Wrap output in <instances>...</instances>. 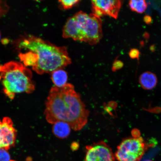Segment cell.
<instances>
[{
	"label": "cell",
	"instance_id": "obj_1",
	"mask_svg": "<svg viewBox=\"0 0 161 161\" xmlns=\"http://www.w3.org/2000/svg\"><path fill=\"white\" fill-rule=\"evenodd\" d=\"M45 107L44 114L50 124L63 122L69 125L72 129L79 131L88 122L90 111L71 84L60 88L52 87L46 101Z\"/></svg>",
	"mask_w": 161,
	"mask_h": 161
},
{
	"label": "cell",
	"instance_id": "obj_2",
	"mask_svg": "<svg viewBox=\"0 0 161 161\" xmlns=\"http://www.w3.org/2000/svg\"><path fill=\"white\" fill-rule=\"evenodd\" d=\"M18 47L24 50L19 55L25 66L40 75L51 73L63 69L71 63L67 49L59 47L46 40L33 36H28L20 40Z\"/></svg>",
	"mask_w": 161,
	"mask_h": 161
},
{
	"label": "cell",
	"instance_id": "obj_3",
	"mask_svg": "<svg viewBox=\"0 0 161 161\" xmlns=\"http://www.w3.org/2000/svg\"><path fill=\"white\" fill-rule=\"evenodd\" d=\"M63 37L95 45L103 36L102 21L93 14L80 11L67 20L63 29Z\"/></svg>",
	"mask_w": 161,
	"mask_h": 161
},
{
	"label": "cell",
	"instance_id": "obj_4",
	"mask_svg": "<svg viewBox=\"0 0 161 161\" xmlns=\"http://www.w3.org/2000/svg\"><path fill=\"white\" fill-rule=\"evenodd\" d=\"M32 77L31 70L19 62L11 61L3 65L0 64V78L3 91L10 99H13L18 93L33 92L35 86Z\"/></svg>",
	"mask_w": 161,
	"mask_h": 161
},
{
	"label": "cell",
	"instance_id": "obj_5",
	"mask_svg": "<svg viewBox=\"0 0 161 161\" xmlns=\"http://www.w3.org/2000/svg\"><path fill=\"white\" fill-rule=\"evenodd\" d=\"M148 148L142 137L133 136L122 140L114 156L118 161H140Z\"/></svg>",
	"mask_w": 161,
	"mask_h": 161
},
{
	"label": "cell",
	"instance_id": "obj_6",
	"mask_svg": "<svg viewBox=\"0 0 161 161\" xmlns=\"http://www.w3.org/2000/svg\"><path fill=\"white\" fill-rule=\"evenodd\" d=\"M84 161H115L110 147L103 141L86 147Z\"/></svg>",
	"mask_w": 161,
	"mask_h": 161
},
{
	"label": "cell",
	"instance_id": "obj_7",
	"mask_svg": "<svg viewBox=\"0 0 161 161\" xmlns=\"http://www.w3.org/2000/svg\"><path fill=\"white\" fill-rule=\"evenodd\" d=\"M122 3V1L119 0L92 1V14L100 18L103 15H107L117 19Z\"/></svg>",
	"mask_w": 161,
	"mask_h": 161
},
{
	"label": "cell",
	"instance_id": "obj_8",
	"mask_svg": "<svg viewBox=\"0 0 161 161\" xmlns=\"http://www.w3.org/2000/svg\"><path fill=\"white\" fill-rule=\"evenodd\" d=\"M17 131L11 119L5 117L0 120V148L8 150L14 146Z\"/></svg>",
	"mask_w": 161,
	"mask_h": 161
},
{
	"label": "cell",
	"instance_id": "obj_9",
	"mask_svg": "<svg viewBox=\"0 0 161 161\" xmlns=\"http://www.w3.org/2000/svg\"><path fill=\"white\" fill-rule=\"evenodd\" d=\"M139 82L144 89L150 90L155 87L158 83V79L154 74L150 72H146L140 75Z\"/></svg>",
	"mask_w": 161,
	"mask_h": 161
},
{
	"label": "cell",
	"instance_id": "obj_10",
	"mask_svg": "<svg viewBox=\"0 0 161 161\" xmlns=\"http://www.w3.org/2000/svg\"><path fill=\"white\" fill-rule=\"evenodd\" d=\"M71 127L68 124L63 122H59L53 124L52 132L56 137L64 139L69 135Z\"/></svg>",
	"mask_w": 161,
	"mask_h": 161
},
{
	"label": "cell",
	"instance_id": "obj_11",
	"mask_svg": "<svg viewBox=\"0 0 161 161\" xmlns=\"http://www.w3.org/2000/svg\"><path fill=\"white\" fill-rule=\"evenodd\" d=\"M51 80L55 86L58 88L63 87L67 84L68 74L62 69L55 70L51 73Z\"/></svg>",
	"mask_w": 161,
	"mask_h": 161
},
{
	"label": "cell",
	"instance_id": "obj_12",
	"mask_svg": "<svg viewBox=\"0 0 161 161\" xmlns=\"http://www.w3.org/2000/svg\"><path fill=\"white\" fill-rule=\"evenodd\" d=\"M129 6L132 11L138 13H142L145 11L147 5L144 0L136 1L132 0L129 3Z\"/></svg>",
	"mask_w": 161,
	"mask_h": 161
},
{
	"label": "cell",
	"instance_id": "obj_13",
	"mask_svg": "<svg viewBox=\"0 0 161 161\" xmlns=\"http://www.w3.org/2000/svg\"><path fill=\"white\" fill-rule=\"evenodd\" d=\"M80 1L78 0H62L59 1L60 5L65 10L71 8Z\"/></svg>",
	"mask_w": 161,
	"mask_h": 161
},
{
	"label": "cell",
	"instance_id": "obj_14",
	"mask_svg": "<svg viewBox=\"0 0 161 161\" xmlns=\"http://www.w3.org/2000/svg\"><path fill=\"white\" fill-rule=\"evenodd\" d=\"M0 161H14L11 160V157L7 150L0 148Z\"/></svg>",
	"mask_w": 161,
	"mask_h": 161
},
{
	"label": "cell",
	"instance_id": "obj_15",
	"mask_svg": "<svg viewBox=\"0 0 161 161\" xmlns=\"http://www.w3.org/2000/svg\"><path fill=\"white\" fill-rule=\"evenodd\" d=\"M124 63L120 60L116 59L114 60L112 66L113 71L115 72L119 70L123 67Z\"/></svg>",
	"mask_w": 161,
	"mask_h": 161
},
{
	"label": "cell",
	"instance_id": "obj_16",
	"mask_svg": "<svg viewBox=\"0 0 161 161\" xmlns=\"http://www.w3.org/2000/svg\"><path fill=\"white\" fill-rule=\"evenodd\" d=\"M140 52L136 49H132L130 50L129 55L132 59H139L140 55Z\"/></svg>",
	"mask_w": 161,
	"mask_h": 161
},
{
	"label": "cell",
	"instance_id": "obj_17",
	"mask_svg": "<svg viewBox=\"0 0 161 161\" xmlns=\"http://www.w3.org/2000/svg\"><path fill=\"white\" fill-rule=\"evenodd\" d=\"M144 21L147 25H150L152 22V19L150 16L146 15L144 17Z\"/></svg>",
	"mask_w": 161,
	"mask_h": 161
},
{
	"label": "cell",
	"instance_id": "obj_18",
	"mask_svg": "<svg viewBox=\"0 0 161 161\" xmlns=\"http://www.w3.org/2000/svg\"><path fill=\"white\" fill-rule=\"evenodd\" d=\"M144 161H153L152 160H144Z\"/></svg>",
	"mask_w": 161,
	"mask_h": 161
},
{
	"label": "cell",
	"instance_id": "obj_19",
	"mask_svg": "<svg viewBox=\"0 0 161 161\" xmlns=\"http://www.w3.org/2000/svg\"><path fill=\"white\" fill-rule=\"evenodd\" d=\"M1 33H0V39H1Z\"/></svg>",
	"mask_w": 161,
	"mask_h": 161
}]
</instances>
